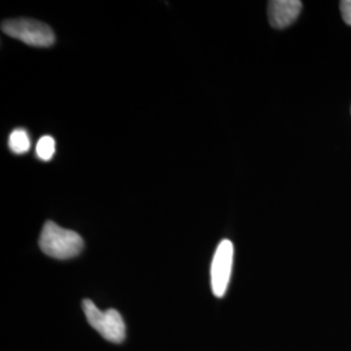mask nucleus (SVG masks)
<instances>
[{
	"label": "nucleus",
	"mask_w": 351,
	"mask_h": 351,
	"mask_svg": "<svg viewBox=\"0 0 351 351\" xmlns=\"http://www.w3.org/2000/svg\"><path fill=\"white\" fill-rule=\"evenodd\" d=\"M8 146H10V149H11L13 154H17V155L27 152L30 149V138H29L27 132L24 129L13 130L11 136H10Z\"/></svg>",
	"instance_id": "nucleus-6"
},
{
	"label": "nucleus",
	"mask_w": 351,
	"mask_h": 351,
	"mask_svg": "<svg viewBox=\"0 0 351 351\" xmlns=\"http://www.w3.org/2000/svg\"><path fill=\"white\" fill-rule=\"evenodd\" d=\"M339 10H341V13H342L343 21L348 25H351V0H342L339 3Z\"/></svg>",
	"instance_id": "nucleus-8"
},
{
	"label": "nucleus",
	"mask_w": 351,
	"mask_h": 351,
	"mask_svg": "<svg viewBox=\"0 0 351 351\" xmlns=\"http://www.w3.org/2000/svg\"><path fill=\"white\" fill-rule=\"evenodd\" d=\"M7 36L33 47H50L55 43V33L50 26L32 19H10L1 23Z\"/></svg>",
	"instance_id": "nucleus-2"
},
{
	"label": "nucleus",
	"mask_w": 351,
	"mask_h": 351,
	"mask_svg": "<svg viewBox=\"0 0 351 351\" xmlns=\"http://www.w3.org/2000/svg\"><path fill=\"white\" fill-rule=\"evenodd\" d=\"M233 256H234L233 243L229 239L221 241L215 251L213 264H211V288H213V294L217 298H221L226 295L228 285L230 281V275H232Z\"/></svg>",
	"instance_id": "nucleus-4"
},
{
	"label": "nucleus",
	"mask_w": 351,
	"mask_h": 351,
	"mask_svg": "<svg viewBox=\"0 0 351 351\" xmlns=\"http://www.w3.org/2000/svg\"><path fill=\"white\" fill-rule=\"evenodd\" d=\"M82 310L88 324L93 326L101 337L113 343H120L125 339V323L119 311L110 308L101 311L90 300L82 302Z\"/></svg>",
	"instance_id": "nucleus-3"
},
{
	"label": "nucleus",
	"mask_w": 351,
	"mask_h": 351,
	"mask_svg": "<svg viewBox=\"0 0 351 351\" xmlns=\"http://www.w3.org/2000/svg\"><path fill=\"white\" fill-rule=\"evenodd\" d=\"M39 247L50 258L66 261L81 254L84 239L73 230L64 229L53 221H47L39 237Z\"/></svg>",
	"instance_id": "nucleus-1"
},
{
	"label": "nucleus",
	"mask_w": 351,
	"mask_h": 351,
	"mask_svg": "<svg viewBox=\"0 0 351 351\" xmlns=\"http://www.w3.org/2000/svg\"><path fill=\"white\" fill-rule=\"evenodd\" d=\"M301 11L300 0H272L268 3V19L275 29H285L291 25Z\"/></svg>",
	"instance_id": "nucleus-5"
},
{
	"label": "nucleus",
	"mask_w": 351,
	"mask_h": 351,
	"mask_svg": "<svg viewBox=\"0 0 351 351\" xmlns=\"http://www.w3.org/2000/svg\"><path fill=\"white\" fill-rule=\"evenodd\" d=\"M36 154L43 162H49L55 155V141L50 136H45L38 141Z\"/></svg>",
	"instance_id": "nucleus-7"
}]
</instances>
